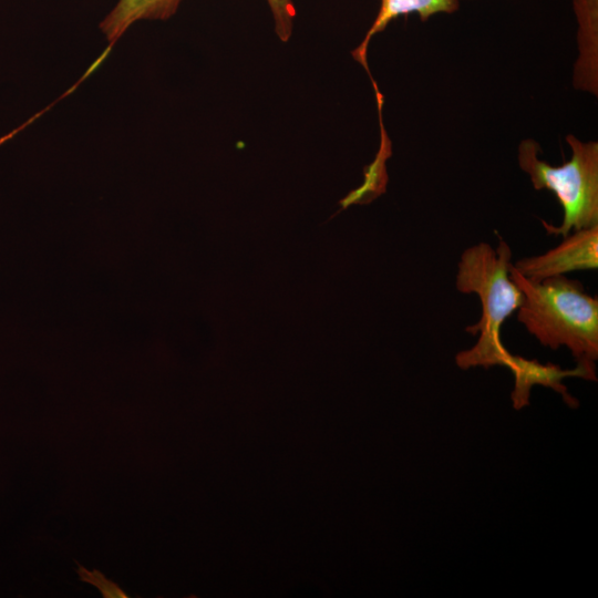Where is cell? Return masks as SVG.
Wrapping results in <instances>:
<instances>
[{"instance_id":"1","label":"cell","mask_w":598,"mask_h":598,"mask_svg":"<svg viewBox=\"0 0 598 598\" xmlns=\"http://www.w3.org/2000/svg\"><path fill=\"white\" fill-rule=\"evenodd\" d=\"M511 267L512 250L502 238L496 248L480 243L461 255L456 289L462 293L477 295L482 305L481 319L465 329L472 336L478 334L477 342L455 357L456 365L463 370L505 367L512 355L502 343L501 328L518 310L524 295L509 276Z\"/></svg>"},{"instance_id":"2","label":"cell","mask_w":598,"mask_h":598,"mask_svg":"<svg viewBox=\"0 0 598 598\" xmlns=\"http://www.w3.org/2000/svg\"><path fill=\"white\" fill-rule=\"evenodd\" d=\"M509 276L524 295L517 320L540 344L556 350L567 347L577 361L598 358V300L566 276L534 281L513 264Z\"/></svg>"},{"instance_id":"3","label":"cell","mask_w":598,"mask_h":598,"mask_svg":"<svg viewBox=\"0 0 598 598\" xmlns=\"http://www.w3.org/2000/svg\"><path fill=\"white\" fill-rule=\"evenodd\" d=\"M570 159L553 166L538 157L540 147L534 140L522 141L518 164L530 178L535 189L553 192L564 212L563 221L554 226L542 220L550 235L566 237L571 230L598 225V143L582 142L567 135Z\"/></svg>"},{"instance_id":"4","label":"cell","mask_w":598,"mask_h":598,"mask_svg":"<svg viewBox=\"0 0 598 598\" xmlns=\"http://www.w3.org/2000/svg\"><path fill=\"white\" fill-rule=\"evenodd\" d=\"M513 267L534 281L565 276L576 270L597 269L598 225L575 230L564 237L557 247L542 255L519 259Z\"/></svg>"},{"instance_id":"5","label":"cell","mask_w":598,"mask_h":598,"mask_svg":"<svg viewBox=\"0 0 598 598\" xmlns=\"http://www.w3.org/2000/svg\"><path fill=\"white\" fill-rule=\"evenodd\" d=\"M514 375V389L511 393L513 408L520 410L529 404L530 390L534 385H543L559 393L564 402L571 409L578 408V401L568 393L563 380L567 377H578L597 381L596 365L591 361H577L574 369L564 370L559 365L537 360H528L519 355H511L506 365Z\"/></svg>"},{"instance_id":"6","label":"cell","mask_w":598,"mask_h":598,"mask_svg":"<svg viewBox=\"0 0 598 598\" xmlns=\"http://www.w3.org/2000/svg\"><path fill=\"white\" fill-rule=\"evenodd\" d=\"M577 22L578 55L573 83L578 90L598 93V0H573Z\"/></svg>"},{"instance_id":"7","label":"cell","mask_w":598,"mask_h":598,"mask_svg":"<svg viewBox=\"0 0 598 598\" xmlns=\"http://www.w3.org/2000/svg\"><path fill=\"white\" fill-rule=\"evenodd\" d=\"M182 0H118L100 23L107 48L87 70L92 73L107 56L116 41L132 24L142 20H167L174 16Z\"/></svg>"},{"instance_id":"8","label":"cell","mask_w":598,"mask_h":598,"mask_svg":"<svg viewBox=\"0 0 598 598\" xmlns=\"http://www.w3.org/2000/svg\"><path fill=\"white\" fill-rule=\"evenodd\" d=\"M458 8L460 0H380L378 14L362 42L352 52V56L368 70L367 52L371 39L394 19L416 13L424 22L435 14L454 13Z\"/></svg>"},{"instance_id":"9","label":"cell","mask_w":598,"mask_h":598,"mask_svg":"<svg viewBox=\"0 0 598 598\" xmlns=\"http://www.w3.org/2000/svg\"><path fill=\"white\" fill-rule=\"evenodd\" d=\"M270 9L275 31L282 42H287L292 33L296 9L292 0H266Z\"/></svg>"},{"instance_id":"10","label":"cell","mask_w":598,"mask_h":598,"mask_svg":"<svg viewBox=\"0 0 598 598\" xmlns=\"http://www.w3.org/2000/svg\"><path fill=\"white\" fill-rule=\"evenodd\" d=\"M78 574L80 579L95 586L104 598H127L125 591L115 582L105 578V576L96 569L87 570L79 565Z\"/></svg>"}]
</instances>
